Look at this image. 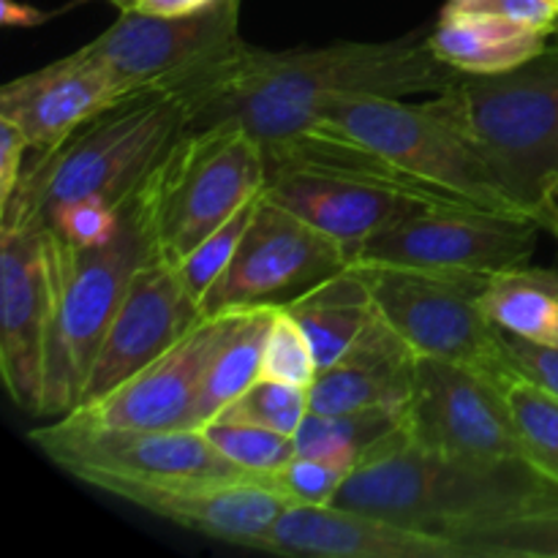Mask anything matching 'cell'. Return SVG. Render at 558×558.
I'll use <instances>...</instances> for the list:
<instances>
[{"instance_id": "e575fe53", "label": "cell", "mask_w": 558, "mask_h": 558, "mask_svg": "<svg viewBox=\"0 0 558 558\" xmlns=\"http://www.w3.org/2000/svg\"><path fill=\"white\" fill-rule=\"evenodd\" d=\"M31 150L27 136L11 120L0 118V205L14 196L25 174V153Z\"/></svg>"}, {"instance_id": "4316f807", "label": "cell", "mask_w": 558, "mask_h": 558, "mask_svg": "<svg viewBox=\"0 0 558 558\" xmlns=\"http://www.w3.org/2000/svg\"><path fill=\"white\" fill-rule=\"evenodd\" d=\"M398 425H401V412H390V409L349 414L308 412L294 434V450L298 456L316 458V461L352 472L360 458Z\"/></svg>"}, {"instance_id": "1f68e13d", "label": "cell", "mask_w": 558, "mask_h": 558, "mask_svg": "<svg viewBox=\"0 0 558 558\" xmlns=\"http://www.w3.org/2000/svg\"><path fill=\"white\" fill-rule=\"evenodd\" d=\"M316 374H319V365H316L308 336L298 325V319L283 305H278L270 322V332H267L262 376L308 390Z\"/></svg>"}, {"instance_id": "3957f363", "label": "cell", "mask_w": 558, "mask_h": 558, "mask_svg": "<svg viewBox=\"0 0 558 558\" xmlns=\"http://www.w3.org/2000/svg\"><path fill=\"white\" fill-rule=\"evenodd\" d=\"M558 494L523 461H456L412 445L407 430L376 441L347 474L332 505L401 526L452 534Z\"/></svg>"}, {"instance_id": "cb8c5ba5", "label": "cell", "mask_w": 558, "mask_h": 558, "mask_svg": "<svg viewBox=\"0 0 558 558\" xmlns=\"http://www.w3.org/2000/svg\"><path fill=\"white\" fill-rule=\"evenodd\" d=\"M485 316L499 330L558 347V267L521 265L485 281Z\"/></svg>"}, {"instance_id": "d6986e66", "label": "cell", "mask_w": 558, "mask_h": 558, "mask_svg": "<svg viewBox=\"0 0 558 558\" xmlns=\"http://www.w3.org/2000/svg\"><path fill=\"white\" fill-rule=\"evenodd\" d=\"M131 90L134 87L80 47L44 69L5 82L0 118L11 120L27 136L31 150L41 156Z\"/></svg>"}, {"instance_id": "ba28073f", "label": "cell", "mask_w": 558, "mask_h": 558, "mask_svg": "<svg viewBox=\"0 0 558 558\" xmlns=\"http://www.w3.org/2000/svg\"><path fill=\"white\" fill-rule=\"evenodd\" d=\"M381 319L417 357L458 363L501 381L515 376L505 330L480 305L485 281L396 267H354Z\"/></svg>"}, {"instance_id": "f35d334b", "label": "cell", "mask_w": 558, "mask_h": 558, "mask_svg": "<svg viewBox=\"0 0 558 558\" xmlns=\"http://www.w3.org/2000/svg\"><path fill=\"white\" fill-rule=\"evenodd\" d=\"M114 5H118V9H131V5H134V0H112Z\"/></svg>"}, {"instance_id": "6da1fadb", "label": "cell", "mask_w": 558, "mask_h": 558, "mask_svg": "<svg viewBox=\"0 0 558 558\" xmlns=\"http://www.w3.org/2000/svg\"><path fill=\"white\" fill-rule=\"evenodd\" d=\"M458 76L461 71L436 58L428 36L409 33L396 41H338L283 52L240 41L161 82L183 98L189 129L232 120L272 153L347 98L439 96Z\"/></svg>"}, {"instance_id": "7a4b0ae2", "label": "cell", "mask_w": 558, "mask_h": 558, "mask_svg": "<svg viewBox=\"0 0 558 558\" xmlns=\"http://www.w3.org/2000/svg\"><path fill=\"white\" fill-rule=\"evenodd\" d=\"M185 129L189 114L174 87L163 82L134 87L25 167L14 196L0 205V229L47 227L80 202L123 207Z\"/></svg>"}, {"instance_id": "8d00e7d4", "label": "cell", "mask_w": 558, "mask_h": 558, "mask_svg": "<svg viewBox=\"0 0 558 558\" xmlns=\"http://www.w3.org/2000/svg\"><path fill=\"white\" fill-rule=\"evenodd\" d=\"M0 20L9 27H36L47 22L49 14L27 3H16V0H0Z\"/></svg>"}, {"instance_id": "e0dca14e", "label": "cell", "mask_w": 558, "mask_h": 558, "mask_svg": "<svg viewBox=\"0 0 558 558\" xmlns=\"http://www.w3.org/2000/svg\"><path fill=\"white\" fill-rule=\"evenodd\" d=\"M93 488L202 537L248 550L287 510V501L256 477L101 480Z\"/></svg>"}, {"instance_id": "4dcf8cb0", "label": "cell", "mask_w": 558, "mask_h": 558, "mask_svg": "<svg viewBox=\"0 0 558 558\" xmlns=\"http://www.w3.org/2000/svg\"><path fill=\"white\" fill-rule=\"evenodd\" d=\"M262 199V191L256 196H251L243 207H240L234 216H229L227 221L218 229H213L189 256L178 265L180 278L189 287V292L199 300V305L205 303L207 292L216 287L218 278L227 272V267L232 265L234 254L240 248V240H243L245 229H248L251 218H254L256 205Z\"/></svg>"}, {"instance_id": "5b68a950", "label": "cell", "mask_w": 558, "mask_h": 558, "mask_svg": "<svg viewBox=\"0 0 558 558\" xmlns=\"http://www.w3.org/2000/svg\"><path fill=\"white\" fill-rule=\"evenodd\" d=\"M267 161L240 123L185 129L131 194L156 259L178 267L213 229L265 189Z\"/></svg>"}, {"instance_id": "d4e9b609", "label": "cell", "mask_w": 558, "mask_h": 558, "mask_svg": "<svg viewBox=\"0 0 558 558\" xmlns=\"http://www.w3.org/2000/svg\"><path fill=\"white\" fill-rule=\"evenodd\" d=\"M276 308L278 305H256L243 311L238 330L229 336L207 371L194 407V428L216 420L229 403L238 401L254 381L262 379V357Z\"/></svg>"}, {"instance_id": "f1b7e54d", "label": "cell", "mask_w": 558, "mask_h": 558, "mask_svg": "<svg viewBox=\"0 0 558 558\" xmlns=\"http://www.w3.org/2000/svg\"><path fill=\"white\" fill-rule=\"evenodd\" d=\"M199 430L229 463H234L240 472L251 474V477L276 472L289 458L298 456L294 436L276 434V430L262 428V425L216 417L202 425Z\"/></svg>"}, {"instance_id": "30bf717a", "label": "cell", "mask_w": 558, "mask_h": 558, "mask_svg": "<svg viewBox=\"0 0 558 558\" xmlns=\"http://www.w3.org/2000/svg\"><path fill=\"white\" fill-rule=\"evenodd\" d=\"M27 439L58 469L85 485L101 480L251 477L229 463L199 428H107L76 417H54Z\"/></svg>"}, {"instance_id": "ac0fdd59", "label": "cell", "mask_w": 558, "mask_h": 558, "mask_svg": "<svg viewBox=\"0 0 558 558\" xmlns=\"http://www.w3.org/2000/svg\"><path fill=\"white\" fill-rule=\"evenodd\" d=\"M251 550L308 558H463L450 537L336 505L287 507Z\"/></svg>"}, {"instance_id": "83f0119b", "label": "cell", "mask_w": 558, "mask_h": 558, "mask_svg": "<svg viewBox=\"0 0 558 558\" xmlns=\"http://www.w3.org/2000/svg\"><path fill=\"white\" fill-rule=\"evenodd\" d=\"M501 387L515 425L521 461L558 485V396L518 376Z\"/></svg>"}, {"instance_id": "44dd1931", "label": "cell", "mask_w": 558, "mask_h": 558, "mask_svg": "<svg viewBox=\"0 0 558 558\" xmlns=\"http://www.w3.org/2000/svg\"><path fill=\"white\" fill-rule=\"evenodd\" d=\"M550 33L494 14L441 9L428 33L436 58L461 74H501L548 47Z\"/></svg>"}, {"instance_id": "7c38bea8", "label": "cell", "mask_w": 558, "mask_h": 558, "mask_svg": "<svg viewBox=\"0 0 558 558\" xmlns=\"http://www.w3.org/2000/svg\"><path fill=\"white\" fill-rule=\"evenodd\" d=\"M347 267L349 254L336 240L267 199L262 189L238 254L207 292L202 311L221 314L256 305H287Z\"/></svg>"}, {"instance_id": "4fadbf2b", "label": "cell", "mask_w": 558, "mask_h": 558, "mask_svg": "<svg viewBox=\"0 0 558 558\" xmlns=\"http://www.w3.org/2000/svg\"><path fill=\"white\" fill-rule=\"evenodd\" d=\"M243 311L205 314L161 357L69 417L107 428H194V407L207 371L229 336L238 330Z\"/></svg>"}, {"instance_id": "7402d4cb", "label": "cell", "mask_w": 558, "mask_h": 558, "mask_svg": "<svg viewBox=\"0 0 558 558\" xmlns=\"http://www.w3.org/2000/svg\"><path fill=\"white\" fill-rule=\"evenodd\" d=\"M283 308L308 336L319 371L341 363L379 319V308L354 267L316 283Z\"/></svg>"}, {"instance_id": "836d02e7", "label": "cell", "mask_w": 558, "mask_h": 558, "mask_svg": "<svg viewBox=\"0 0 558 558\" xmlns=\"http://www.w3.org/2000/svg\"><path fill=\"white\" fill-rule=\"evenodd\" d=\"M445 9L505 16L558 36V0H447Z\"/></svg>"}, {"instance_id": "74e56055", "label": "cell", "mask_w": 558, "mask_h": 558, "mask_svg": "<svg viewBox=\"0 0 558 558\" xmlns=\"http://www.w3.org/2000/svg\"><path fill=\"white\" fill-rule=\"evenodd\" d=\"M218 3V0H134L131 9H140L145 14H163V16H178L191 14V11L207 9V5Z\"/></svg>"}, {"instance_id": "2e32d148", "label": "cell", "mask_w": 558, "mask_h": 558, "mask_svg": "<svg viewBox=\"0 0 558 558\" xmlns=\"http://www.w3.org/2000/svg\"><path fill=\"white\" fill-rule=\"evenodd\" d=\"M202 316L205 311L189 292L178 267L147 256L136 267L123 303L98 349L80 407L98 401L140 374L145 365L178 343Z\"/></svg>"}, {"instance_id": "603a6c76", "label": "cell", "mask_w": 558, "mask_h": 558, "mask_svg": "<svg viewBox=\"0 0 558 558\" xmlns=\"http://www.w3.org/2000/svg\"><path fill=\"white\" fill-rule=\"evenodd\" d=\"M414 360L417 354H401L387 360H343L322 368L308 387L311 412L349 414L368 409L403 412L412 392Z\"/></svg>"}, {"instance_id": "277c9868", "label": "cell", "mask_w": 558, "mask_h": 558, "mask_svg": "<svg viewBox=\"0 0 558 558\" xmlns=\"http://www.w3.org/2000/svg\"><path fill=\"white\" fill-rule=\"evenodd\" d=\"M52 278L41 417L80 409L87 376L136 267L153 256L140 216L129 202L114 232L101 243H74L44 227Z\"/></svg>"}, {"instance_id": "8fae6325", "label": "cell", "mask_w": 558, "mask_h": 558, "mask_svg": "<svg viewBox=\"0 0 558 558\" xmlns=\"http://www.w3.org/2000/svg\"><path fill=\"white\" fill-rule=\"evenodd\" d=\"M401 428L412 445L441 458L521 461L501 381L447 360H414Z\"/></svg>"}, {"instance_id": "f546056e", "label": "cell", "mask_w": 558, "mask_h": 558, "mask_svg": "<svg viewBox=\"0 0 558 558\" xmlns=\"http://www.w3.org/2000/svg\"><path fill=\"white\" fill-rule=\"evenodd\" d=\"M311 401L308 390L287 381H276L262 376L259 381L248 387L238 401L229 403L218 417L238 420V423L262 425L276 434L294 436L303 420L308 417Z\"/></svg>"}, {"instance_id": "52a82bcc", "label": "cell", "mask_w": 558, "mask_h": 558, "mask_svg": "<svg viewBox=\"0 0 558 558\" xmlns=\"http://www.w3.org/2000/svg\"><path fill=\"white\" fill-rule=\"evenodd\" d=\"M319 120L385 158L398 174L441 205L534 218V213L501 183L483 153L461 131L436 118L425 101L414 104L387 96L347 98L322 112Z\"/></svg>"}, {"instance_id": "d6a6232c", "label": "cell", "mask_w": 558, "mask_h": 558, "mask_svg": "<svg viewBox=\"0 0 558 558\" xmlns=\"http://www.w3.org/2000/svg\"><path fill=\"white\" fill-rule=\"evenodd\" d=\"M347 474V469L332 466V463L294 456L281 469L270 474H259L256 480L270 494H276L278 499L287 501V507H319L332 505Z\"/></svg>"}, {"instance_id": "ffe728a7", "label": "cell", "mask_w": 558, "mask_h": 558, "mask_svg": "<svg viewBox=\"0 0 558 558\" xmlns=\"http://www.w3.org/2000/svg\"><path fill=\"white\" fill-rule=\"evenodd\" d=\"M265 196L336 240L352 259L354 251L428 202L392 185L325 169H278L265 180Z\"/></svg>"}, {"instance_id": "484cf974", "label": "cell", "mask_w": 558, "mask_h": 558, "mask_svg": "<svg viewBox=\"0 0 558 558\" xmlns=\"http://www.w3.org/2000/svg\"><path fill=\"white\" fill-rule=\"evenodd\" d=\"M450 539L463 558H558V494Z\"/></svg>"}, {"instance_id": "8992f818", "label": "cell", "mask_w": 558, "mask_h": 558, "mask_svg": "<svg viewBox=\"0 0 558 558\" xmlns=\"http://www.w3.org/2000/svg\"><path fill=\"white\" fill-rule=\"evenodd\" d=\"M425 107L461 131L537 218L539 191L558 172V44L501 74H461Z\"/></svg>"}, {"instance_id": "9a60e30c", "label": "cell", "mask_w": 558, "mask_h": 558, "mask_svg": "<svg viewBox=\"0 0 558 558\" xmlns=\"http://www.w3.org/2000/svg\"><path fill=\"white\" fill-rule=\"evenodd\" d=\"M243 0H218L191 14L163 16L120 9V16L82 47L125 85L142 87L218 58L240 44Z\"/></svg>"}, {"instance_id": "9c48e42d", "label": "cell", "mask_w": 558, "mask_h": 558, "mask_svg": "<svg viewBox=\"0 0 558 558\" xmlns=\"http://www.w3.org/2000/svg\"><path fill=\"white\" fill-rule=\"evenodd\" d=\"M543 227L534 218L463 205H425L365 240L349 267H396L488 278L532 262Z\"/></svg>"}, {"instance_id": "d590c367", "label": "cell", "mask_w": 558, "mask_h": 558, "mask_svg": "<svg viewBox=\"0 0 558 558\" xmlns=\"http://www.w3.org/2000/svg\"><path fill=\"white\" fill-rule=\"evenodd\" d=\"M537 223L543 232L554 234L558 240V172L545 180L543 191L537 196Z\"/></svg>"}, {"instance_id": "5bb4252c", "label": "cell", "mask_w": 558, "mask_h": 558, "mask_svg": "<svg viewBox=\"0 0 558 558\" xmlns=\"http://www.w3.org/2000/svg\"><path fill=\"white\" fill-rule=\"evenodd\" d=\"M49 278L47 234L38 223L0 229V376L11 403L41 417L47 368Z\"/></svg>"}]
</instances>
